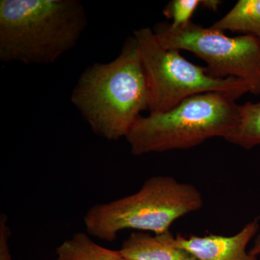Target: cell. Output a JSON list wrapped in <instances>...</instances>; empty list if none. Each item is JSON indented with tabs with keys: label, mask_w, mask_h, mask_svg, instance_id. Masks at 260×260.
Returning a JSON list of instances; mask_svg holds the SVG:
<instances>
[{
	"label": "cell",
	"mask_w": 260,
	"mask_h": 260,
	"mask_svg": "<svg viewBox=\"0 0 260 260\" xmlns=\"http://www.w3.org/2000/svg\"><path fill=\"white\" fill-rule=\"evenodd\" d=\"M221 2L219 0H202L201 6L205 9L217 10Z\"/></svg>",
	"instance_id": "5bb4252c"
},
{
	"label": "cell",
	"mask_w": 260,
	"mask_h": 260,
	"mask_svg": "<svg viewBox=\"0 0 260 260\" xmlns=\"http://www.w3.org/2000/svg\"><path fill=\"white\" fill-rule=\"evenodd\" d=\"M87 24L78 0H1L0 60L51 64L76 46Z\"/></svg>",
	"instance_id": "7a4b0ae2"
},
{
	"label": "cell",
	"mask_w": 260,
	"mask_h": 260,
	"mask_svg": "<svg viewBox=\"0 0 260 260\" xmlns=\"http://www.w3.org/2000/svg\"><path fill=\"white\" fill-rule=\"evenodd\" d=\"M249 252L253 255L258 256L260 254V234L256 236L254 239L252 247L249 249Z\"/></svg>",
	"instance_id": "9a60e30c"
},
{
	"label": "cell",
	"mask_w": 260,
	"mask_h": 260,
	"mask_svg": "<svg viewBox=\"0 0 260 260\" xmlns=\"http://www.w3.org/2000/svg\"><path fill=\"white\" fill-rule=\"evenodd\" d=\"M57 260H128L119 250L99 245L88 234L77 233L56 249Z\"/></svg>",
	"instance_id": "30bf717a"
},
{
	"label": "cell",
	"mask_w": 260,
	"mask_h": 260,
	"mask_svg": "<svg viewBox=\"0 0 260 260\" xmlns=\"http://www.w3.org/2000/svg\"><path fill=\"white\" fill-rule=\"evenodd\" d=\"M8 217L4 213L0 215V260H13L10 254L9 240L11 232L8 226Z\"/></svg>",
	"instance_id": "4fadbf2b"
},
{
	"label": "cell",
	"mask_w": 260,
	"mask_h": 260,
	"mask_svg": "<svg viewBox=\"0 0 260 260\" xmlns=\"http://www.w3.org/2000/svg\"><path fill=\"white\" fill-rule=\"evenodd\" d=\"M119 251L128 260H198L178 245L171 232L162 234L133 232L123 241Z\"/></svg>",
	"instance_id": "ba28073f"
},
{
	"label": "cell",
	"mask_w": 260,
	"mask_h": 260,
	"mask_svg": "<svg viewBox=\"0 0 260 260\" xmlns=\"http://www.w3.org/2000/svg\"><path fill=\"white\" fill-rule=\"evenodd\" d=\"M237 125L224 139L241 148L250 150L260 145V101L239 106Z\"/></svg>",
	"instance_id": "8fae6325"
},
{
	"label": "cell",
	"mask_w": 260,
	"mask_h": 260,
	"mask_svg": "<svg viewBox=\"0 0 260 260\" xmlns=\"http://www.w3.org/2000/svg\"><path fill=\"white\" fill-rule=\"evenodd\" d=\"M259 229L258 218L244 225L233 236L206 234L183 236L178 234V245L190 252L198 260H258L257 256L246 250Z\"/></svg>",
	"instance_id": "52a82bcc"
},
{
	"label": "cell",
	"mask_w": 260,
	"mask_h": 260,
	"mask_svg": "<svg viewBox=\"0 0 260 260\" xmlns=\"http://www.w3.org/2000/svg\"><path fill=\"white\" fill-rule=\"evenodd\" d=\"M202 4V0H172L164 9V16L172 20L173 28H182L190 22L195 10Z\"/></svg>",
	"instance_id": "7c38bea8"
},
{
	"label": "cell",
	"mask_w": 260,
	"mask_h": 260,
	"mask_svg": "<svg viewBox=\"0 0 260 260\" xmlns=\"http://www.w3.org/2000/svg\"><path fill=\"white\" fill-rule=\"evenodd\" d=\"M153 30L164 47L190 51L203 59L214 78L243 80L250 87L251 93L260 94V41L255 37H228L193 22L178 28L160 23Z\"/></svg>",
	"instance_id": "8992f818"
},
{
	"label": "cell",
	"mask_w": 260,
	"mask_h": 260,
	"mask_svg": "<svg viewBox=\"0 0 260 260\" xmlns=\"http://www.w3.org/2000/svg\"><path fill=\"white\" fill-rule=\"evenodd\" d=\"M71 102L95 134L109 140L125 138L150 104L134 37L126 39L114 60L85 69L72 92Z\"/></svg>",
	"instance_id": "6da1fadb"
},
{
	"label": "cell",
	"mask_w": 260,
	"mask_h": 260,
	"mask_svg": "<svg viewBox=\"0 0 260 260\" xmlns=\"http://www.w3.org/2000/svg\"><path fill=\"white\" fill-rule=\"evenodd\" d=\"M203 206L196 186L172 177L149 178L140 190L120 199L96 204L84 216L87 234L107 242L122 231L162 234L170 232L177 220Z\"/></svg>",
	"instance_id": "277c9868"
},
{
	"label": "cell",
	"mask_w": 260,
	"mask_h": 260,
	"mask_svg": "<svg viewBox=\"0 0 260 260\" xmlns=\"http://www.w3.org/2000/svg\"><path fill=\"white\" fill-rule=\"evenodd\" d=\"M211 27L220 31L252 36L260 41V0H239Z\"/></svg>",
	"instance_id": "9c48e42d"
},
{
	"label": "cell",
	"mask_w": 260,
	"mask_h": 260,
	"mask_svg": "<svg viewBox=\"0 0 260 260\" xmlns=\"http://www.w3.org/2000/svg\"><path fill=\"white\" fill-rule=\"evenodd\" d=\"M236 100L218 92L198 94L167 112L140 116L125 137L131 153L187 150L211 138H225L239 121Z\"/></svg>",
	"instance_id": "3957f363"
},
{
	"label": "cell",
	"mask_w": 260,
	"mask_h": 260,
	"mask_svg": "<svg viewBox=\"0 0 260 260\" xmlns=\"http://www.w3.org/2000/svg\"><path fill=\"white\" fill-rule=\"evenodd\" d=\"M133 37L148 82L150 113L167 112L198 94L218 92L237 99L251 93L246 82L214 78L208 68L190 62L180 51L164 47L150 27L135 30Z\"/></svg>",
	"instance_id": "5b68a950"
}]
</instances>
